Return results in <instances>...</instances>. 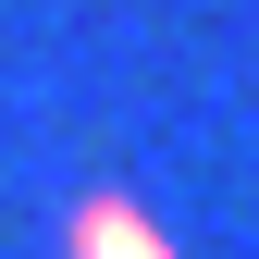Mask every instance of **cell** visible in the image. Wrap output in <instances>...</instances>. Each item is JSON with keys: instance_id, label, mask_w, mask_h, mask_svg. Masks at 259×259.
<instances>
[{"instance_id": "cell-1", "label": "cell", "mask_w": 259, "mask_h": 259, "mask_svg": "<svg viewBox=\"0 0 259 259\" xmlns=\"http://www.w3.org/2000/svg\"><path fill=\"white\" fill-rule=\"evenodd\" d=\"M62 259H185V247L160 235V222L123 198V185H87V198L62 210Z\"/></svg>"}]
</instances>
